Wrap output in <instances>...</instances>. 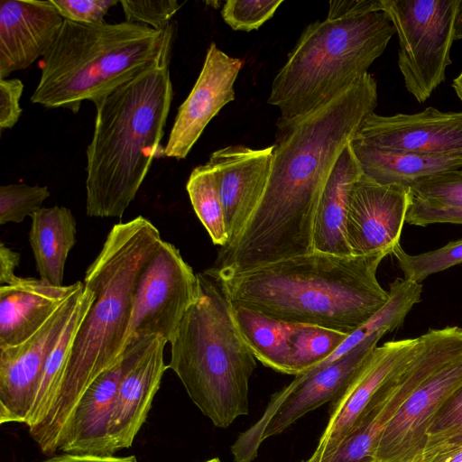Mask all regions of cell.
<instances>
[{
	"mask_svg": "<svg viewBox=\"0 0 462 462\" xmlns=\"http://www.w3.org/2000/svg\"><path fill=\"white\" fill-rule=\"evenodd\" d=\"M377 103V82L368 72L305 116L277 120L265 192L238 237L221 247L215 270L241 273L314 251L322 189Z\"/></svg>",
	"mask_w": 462,
	"mask_h": 462,
	"instance_id": "cell-1",
	"label": "cell"
},
{
	"mask_svg": "<svg viewBox=\"0 0 462 462\" xmlns=\"http://www.w3.org/2000/svg\"><path fill=\"white\" fill-rule=\"evenodd\" d=\"M162 241L157 227L142 216L116 224L86 270L83 283L95 300L75 336L49 415L29 430L43 454L58 451L83 393L121 359L138 280Z\"/></svg>",
	"mask_w": 462,
	"mask_h": 462,
	"instance_id": "cell-2",
	"label": "cell"
},
{
	"mask_svg": "<svg viewBox=\"0 0 462 462\" xmlns=\"http://www.w3.org/2000/svg\"><path fill=\"white\" fill-rule=\"evenodd\" d=\"M389 251L339 256L313 251L241 273L206 272L232 306L349 335L389 300L376 273Z\"/></svg>",
	"mask_w": 462,
	"mask_h": 462,
	"instance_id": "cell-3",
	"label": "cell"
},
{
	"mask_svg": "<svg viewBox=\"0 0 462 462\" xmlns=\"http://www.w3.org/2000/svg\"><path fill=\"white\" fill-rule=\"evenodd\" d=\"M170 63L148 69L93 103L96 119L87 148L86 213L121 218L154 159L173 99Z\"/></svg>",
	"mask_w": 462,
	"mask_h": 462,
	"instance_id": "cell-4",
	"label": "cell"
},
{
	"mask_svg": "<svg viewBox=\"0 0 462 462\" xmlns=\"http://www.w3.org/2000/svg\"><path fill=\"white\" fill-rule=\"evenodd\" d=\"M176 29L122 22L84 24L64 20L41 62L33 104L77 113L97 98L142 73L171 62Z\"/></svg>",
	"mask_w": 462,
	"mask_h": 462,
	"instance_id": "cell-5",
	"label": "cell"
},
{
	"mask_svg": "<svg viewBox=\"0 0 462 462\" xmlns=\"http://www.w3.org/2000/svg\"><path fill=\"white\" fill-rule=\"evenodd\" d=\"M198 276L199 295L170 342L168 368L214 426L226 429L249 413V381L256 358L219 283L206 271Z\"/></svg>",
	"mask_w": 462,
	"mask_h": 462,
	"instance_id": "cell-6",
	"label": "cell"
},
{
	"mask_svg": "<svg viewBox=\"0 0 462 462\" xmlns=\"http://www.w3.org/2000/svg\"><path fill=\"white\" fill-rule=\"evenodd\" d=\"M395 33L383 11L310 23L275 75L267 102L282 121L305 116L368 73Z\"/></svg>",
	"mask_w": 462,
	"mask_h": 462,
	"instance_id": "cell-7",
	"label": "cell"
},
{
	"mask_svg": "<svg viewBox=\"0 0 462 462\" xmlns=\"http://www.w3.org/2000/svg\"><path fill=\"white\" fill-rule=\"evenodd\" d=\"M458 0H382L399 39L397 65L407 91L425 102L446 79Z\"/></svg>",
	"mask_w": 462,
	"mask_h": 462,
	"instance_id": "cell-8",
	"label": "cell"
},
{
	"mask_svg": "<svg viewBox=\"0 0 462 462\" xmlns=\"http://www.w3.org/2000/svg\"><path fill=\"white\" fill-rule=\"evenodd\" d=\"M384 332L375 333L341 358L312 373L300 374L271 397L260 419L231 446L235 462H253L260 445L299 419L337 401L370 358Z\"/></svg>",
	"mask_w": 462,
	"mask_h": 462,
	"instance_id": "cell-9",
	"label": "cell"
},
{
	"mask_svg": "<svg viewBox=\"0 0 462 462\" xmlns=\"http://www.w3.org/2000/svg\"><path fill=\"white\" fill-rule=\"evenodd\" d=\"M199 295L198 273L174 245L162 241L138 280L123 352L143 338L160 337L170 343Z\"/></svg>",
	"mask_w": 462,
	"mask_h": 462,
	"instance_id": "cell-10",
	"label": "cell"
},
{
	"mask_svg": "<svg viewBox=\"0 0 462 462\" xmlns=\"http://www.w3.org/2000/svg\"><path fill=\"white\" fill-rule=\"evenodd\" d=\"M84 289L65 301L25 341L0 346V423H25L48 356L60 338Z\"/></svg>",
	"mask_w": 462,
	"mask_h": 462,
	"instance_id": "cell-11",
	"label": "cell"
},
{
	"mask_svg": "<svg viewBox=\"0 0 462 462\" xmlns=\"http://www.w3.org/2000/svg\"><path fill=\"white\" fill-rule=\"evenodd\" d=\"M355 141L383 152L462 155V112L429 106L415 114H370Z\"/></svg>",
	"mask_w": 462,
	"mask_h": 462,
	"instance_id": "cell-12",
	"label": "cell"
},
{
	"mask_svg": "<svg viewBox=\"0 0 462 462\" xmlns=\"http://www.w3.org/2000/svg\"><path fill=\"white\" fill-rule=\"evenodd\" d=\"M412 202L411 189L381 184L364 173L354 185L346 214V239L353 255L393 253Z\"/></svg>",
	"mask_w": 462,
	"mask_h": 462,
	"instance_id": "cell-13",
	"label": "cell"
},
{
	"mask_svg": "<svg viewBox=\"0 0 462 462\" xmlns=\"http://www.w3.org/2000/svg\"><path fill=\"white\" fill-rule=\"evenodd\" d=\"M420 337L376 346L343 394L333 402L326 428L313 454L303 462H328L378 390L416 354Z\"/></svg>",
	"mask_w": 462,
	"mask_h": 462,
	"instance_id": "cell-14",
	"label": "cell"
},
{
	"mask_svg": "<svg viewBox=\"0 0 462 462\" xmlns=\"http://www.w3.org/2000/svg\"><path fill=\"white\" fill-rule=\"evenodd\" d=\"M244 60L227 55L215 42L208 48L200 73L179 106L163 157L185 159L208 123L235 100L234 85Z\"/></svg>",
	"mask_w": 462,
	"mask_h": 462,
	"instance_id": "cell-15",
	"label": "cell"
},
{
	"mask_svg": "<svg viewBox=\"0 0 462 462\" xmlns=\"http://www.w3.org/2000/svg\"><path fill=\"white\" fill-rule=\"evenodd\" d=\"M462 384V357L420 384L383 430L373 462H418L428 441L432 419Z\"/></svg>",
	"mask_w": 462,
	"mask_h": 462,
	"instance_id": "cell-16",
	"label": "cell"
},
{
	"mask_svg": "<svg viewBox=\"0 0 462 462\" xmlns=\"http://www.w3.org/2000/svg\"><path fill=\"white\" fill-rule=\"evenodd\" d=\"M208 163L216 177L229 245L241 234L265 192L273 145L263 149L228 145L213 152Z\"/></svg>",
	"mask_w": 462,
	"mask_h": 462,
	"instance_id": "cell-17",
	"label": "cell"
},
{
	"mask_svg": "<svg viewBox=\"0 0 462 462\" xmlns=\"http://www.w3.org/2000/svg\"><path fill=\"white\" fill-rule=\"evenodd\" d=\"M153 337L130 342L119 362L88 386L64 430L58 451L115 455L108 436V423L118 387L128 366L149 346Z\"/></svg>",
	"mask_w": 462,
	"mask_h": 462,
	"instance_id": "cell-18",
	"label": "cell"
},
{
	"mask_svg": "<svg viewBox=\"0 0 462 462\" xmlns=\"http://www.w3.org/2000/svg\"><path fill=\"white\" fill-rule=\"evenodd\" d=\"M63 21L50 0H1L0 79L43 58Z\"/></svg>",
	"mask_w": 462,
	"mask_h": 462,
	"instance_id": "cell-19",
	"label": "cell"
},
{
	"mask_svg": "<svg viewBox=\"0 0 462 462\" xmlns=\"http://www.w3.org/2000/svg\"><path fill=\"white\" fill-rule=\"evenodd\" d=\"M168 342L155 337L122 376L108 423L114 453L132 446L145 422L168 365L163 351Z\"/></svg>",
	"mask_w": 462,
	"mask_h": 462,
	"instance_id": "cell-20",
	"label": "cell"
},
{
	"mask_svg": "<svg viewBox=\"0 0 462 462\" xmlns=\"http://www.w3.org/2000/svg\"><path fill=\"white\" fill-rule=\"evenodd\" d=\"M84 283L55 286L41 279L23 278L0 286V346L18 345L39 330Z\"/></svg>",
	"mask_w": 462,
	"mask_h": 462,
	"instance_id": "cell-21",
	"label": "cell"
},
{
	"mask_svg": "<svg viewBox=\"0 0 462 462\" xmlns=\"http://www.w3.org/2000/svg\"><path fill=\"white\" fill-rule=\"evenodd\" d=\"M350 143L338 157L318 203L313 226L317 252L353 255L346 239V214L351 190L363 171Z\"/></svg>",
	"mask_w": 462,
	"mask_h": 462,
	"instance_id": "cell-22",
	"label": "cell"
},
{
	"mask_svg": "<svg viewBox=\"0 0 462 462\" xmlns=\"http://www.w3.org/2000/svg\"><path fill=\"white\" fill-rule=\"evenodd\" d=\"M29 242L40 279L62 286L68 255L76 243V219L68 208H42L32 217Z\"/></svg>",
	"mask_w": 462,
	"mask_h": 462,
	"instance_id": "cell-23",
	"label": "cell"
},
{
	"mask_svg": "<svg viewBox=\"0 0 462 462\" xmlns=\"http://www.w3.org/2000/svg\"><path fill=\"white\" fill-rule=\"evenodd\" d=\"M350 144L363 173L381 184L411 188L424 178L462 168V155L383 152L355 140Z\"/></svg>",
	"mask_w": 462,
	"mask_h": 462,
	"instance_id": "cell-24",
	"label": "cell"
},
{
	"mask_svg": "<svg viewBox=\"0 0 462 462\" xmlns=\"http://www.w3.org/2000/svg\"><path fill=\"white\" fill-rule=\"evenodd\" d=\"M233 316L245 344L265 366L291 374V338L297 324L273 319L256 310L233 306Z\"/></svg>",
	"mask_w": 462,
	"mask_h": 462,
	"instance_id": "cell-25",
	"label": "cell"
},
{
	"mask_svg": "<svg viewBox=\"0 0 462 462\" xmlns=\"http://www.w3.org/2000/svg\"><path fill=\"white\" fill-rule=\"evenodd\" d=\"M94 300L95 294L92 290L84 285V291L74 311L46 359L25 422L29 430L36 429L43 422L57 399L72 343Z\"/></svg>",
	"mask_w": 462,
	"mask_h": 462,
	"instance_id": "cell-26",
	"label": "cell"
},
{
	"mask_svg": "<svg viewBox=\"0 0 462 462\" xmlns=\"http://www.w3.org/2000/svg\"><path fill=\"white\" fill-rule=\"evenodd\" d=\"M192 208L214 245L224 247L228 235L216 177L211 166L194 168L186 184Z\"/></svg>",
	"mask_w": 462,
	"mask_h": 462,
	"instance_id": "cell-27",
	"label": "cell"
},
{
	"mask_svg": "<svg viewBox=\"0 0 462 462\" xmlns=\"http://www.w3.org/2000/svg\"><path fill=\"white\" fill-rule=\"evenodd\" d=\"M347 336L319 326L297 324L291 338V374H303L321 364Z\"/></svg>",
	"mask_w": 462,
	"mask_h": 462,
	"instance_id": "cell-28",
	"label": "cell"
},
{
	"mask_svg": "<svg viewBox=\"0 0 462 462\" xmlns=\"http://www.w3.org/2000/svg\"><path fill=\"white\" fill-rule=\"evenodd\" d=\"M393 254L404 279L420 283L431 274L462 263V239L419 254H410L399 245Z\"/></svg>",
	"mask_w": 462,
	"mask_h": 462,
	"instance_id": "cell-29",
	"label": "cell"
},
{
	"mask_svg": "<svg viewBox=\"0 0 462 462\" xmlns=\"http://www.w3.org/2000/svg\"><path fill=\"white\" fill-rule=\"evenodd\" d=\"M51 196L46 186L14 183L0 187V224L21 223L42 208Z\"/></svg>",
	"mask_w": 462,
	"mask_h": 462,
	"instance_id": "cell-30",
	"label": "cell"
},
{
	"mask_svg": "<svg viewBox=\"0 0 462 462\" xmlns=\"http://www.w3.org/2000/svg\"><path fill=\"white\" fill-rule=\"evenodd\" d=\"M413 200L435 208H462V168L424 178L411 188Z\"/></svg>",
	"mask_w": 462,
	"mask_h": 462,
	"instance_id": "cell-31",
	"label": "cell"
},
{
	"mask_svg": "<svg viewBox=\"0 0 462 462\" xmlns=\"http://www.w3.org/2000/svg\"><path fill=\"white\" fill-rule=\"evenodd\" d=\"M282 3L283 0H227L221 16L232 30L251 32L271 19Z\"/></svg>",
	"mask_w": 462,
	"mask_h": 462,
	"instance_id": "cell-32",
	"label": "cell"
},
{
	"mask_svg": "<svg viewBox=\"0 0 462 462\" xmlns=\"http://www.w3.org/2000/svg\"><path fill=\"white\" fill-rule=\"evenodd\" d=\"M126 22L150 26L162 30L171 23L172 17L180 10V5L176 0L129 1L121 0Z\"/></svg>",
	"mask_w": 462,
	"mask_h": 462,
	"instance_id": "cell-33",
	"label": "cell"
},
{
	"mask_svg": "<svg viewBox=\"0 0 462 462\" xmlns=\"http://www.w3.org/2000/svg\"><path fill=\"white\" fill-rule=\"evenodd\" d=\"M64 20L84 24L105 22L108 10L118 4L115 0H50Z\"/></svg>",
	"mask_w": 462,
	"mask_h": 462,
	"instance_id": "cell-34",
	"label": "cell"
},
{
	"mask_svg": "<svg viewBox=\"0 0 462 462\" xmlns=\"http://www.w3.org/2000/svg\"><path fill=\"white\" fill-rule=\"evenodd\" d=\"M23 84L18 79H0V129H10L18 122Z\"/></svg>",
	"mask_w": 462,
	"mask_h": 462,
	"instance_id": "cell-35",
	"label": "cell"
},
{
	"mask_svg": "<svg viewBox=\"0 0 462 462\" xmlns=\"http://www.w3.org/2000/svg\"><path fill=\"white\" fill-rule=\"evenodd\" d=\"M406 222L419 226L437 223L462 224V208H435L412 199Z\"/></svg>",
	"mask_w": 462,
	"mask_h": 462,
	"instance_id": "cell-36",
	"label": "cell"
},
{
	"mask_svg": "<svg viewBox=\"0 0 462 462\" xmlns=\"http://www.w3.org/2000/svg\"><path fill=\"white\" fill-rule=\"evenodd\" d=\"M462 425V384L438 411L428 429V439Z\"/></svg>",
	"mask_w": 462,
	"mask_h": 462,
	"instance_id": "cell-37",
	"label": "cell"
},
{
	"mask_svg": "<svg viewBox=\"0 0 462 462\" xmlns=\"http://www.w3.org/2000/svg\"><path fill=\"white\" fill-rule=\"evenodd\" d=\"M327 19L334 20L383 11L382 0H338L328 3Z\"/></svg>",
	"mask_w": 462,
	"mask_h": 462,
	"instance_id": "cell-38",
	"label": "cell"
},
{
	"mask_svg": "<svg viewBox=\"0 0 462 462\" xmlns=\"http://www.w3.org/2000/svg\"><path fill=\"white\" fill-rule=\"evenodd\" d=\"M462 447V425L428 439L418 462H428L440 455Z\"/></svg>",
	"mask_w": 462,
	"mask_h": 462,
	"instance_id": "cell-39",
	"label": "cell"
},
{
	"mask_svg": "<svg viewBox=\"0 0 462 462\" xmlns=\"http://www.w3.org/2000/svg\"><path fill=\"white\" fill-rule=\"evenodd\" d=\"M20 263V254L7 247L3 242L0 244V285L14 282L19 276L15 275V269Z\"/></svg>",
	"mask_w": 462,
	"mask_h": 462,
	"instance_id": "cell-40",
	"label": "cell"
},
{
	"mask_svg": "<svg viewBox=\"0 0 462 462\" xmlns=\"http://www.w3.org/2000/svg\"><path fill=\"white\" fill-rule=\"evenodd\" d=\"M41 462H137L135 456L116 457V456H97L65 453L60 456H53Z\"/></svg>",
	"mask_w": 462,
	"mask_h": 462,
	"instance_id": "cell-41",
	"label": "cell"
},
{
	"mask_svg": "<svg viewBox=\"0 0 462 462\" xmlns=\"http://www.w3.org/2000/svg\"><path fill=\"white\" fill-rule=\"evenodd\" d=\"M428 462H462V447L436 457Z\"/></svg>",
	"mask_w": 462,
	"mask_h": 462,
	"instance_id": "cell-42",
	"label": "cell"
},
{
	"mask_svg": "<svg viewBox=\"0 0 462 462\" xmlns=\"http://www.w3.org/2000/svg\"><path fill=\"white\" fill-rule=\"evenodd\" d=\"M454 36L455 41L462 40V0L457 1L454 21Z\"/></svg>",
	"mask_w": 462,
	"mask_h": 462,
	"instance_id": "cell-43",
	"label": "cell"
},
{
	"mask_svg": "<svg viewBox=\"0 0 462 462\" xmlns=\"http://www.w3.org/2000/svg\"><path fill=\"white\" fill-rule=\"evenodd\" d=\"M452 87L455 90L456 95L462 103V71L457 78L453 79Z\"/></svg>",
	"mask_w": 462,
	"mask_h": 462,
	"instance_id": "cell-44",
	"label": "cell"
},
{
	"mask_svg": "<svg viewBox=\"0 0 462 462\" xmlns=\"http://www.w3.org/2000/svg\"><path fill=\"white\" fill-rule=\"evenodd\" d=\"M205 462H222L218 457H213L211 459H208Z\"/></svg>",
	"mask_w": 462,
	"mask_h": 462,
	"instance_id": "cell-45",
	"label": "cell"
}]
</instances>
